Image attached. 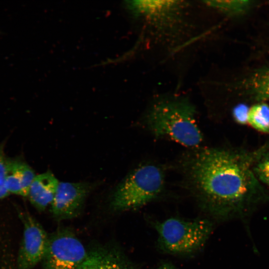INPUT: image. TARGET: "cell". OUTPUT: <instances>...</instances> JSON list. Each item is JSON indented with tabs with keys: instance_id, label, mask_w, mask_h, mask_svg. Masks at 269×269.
Returning a JSON list of instances; mask_svg holds the SVG:
<instances>
[{
	"instance_id": "e0dca14e",
	"label": "cell",
	"mask_w": 269,
	"mask_h": 269,
	"mask_svg": "<svg viewBox=\"0 0 269 269\" xmlns=\"http://www.w3.org/2000/svg\"><path fill=\"white\" fill-rule=\"evenodd\" d=\"M249 111V108L246 104H238L233 109V117L238 124L245 125L248 123Z\"/></svg>"
},
{
	"instance_id": "7c38bea8",
	"label": "cell",
	"mask_w": 269,
	"mask_h": 269,
	"mask_svg": "<svg viewBox=\"0 0 269 269\" xmlns=\"http://www.w3.org/2000/svg\"><path fill=\"white\" fill-rule=\"evenodd\" d=\"M207 6L224 14L234 16L247 12L253 5L249 0H205Z\"/></svg>"
},
{
	"instance_id": "3957f363",
	"label": "cell",
	"mask_w": 269,
	"mask_h": 269,
	"mask_svg": "<svg viewBox=\"0 0 269 269\" xmlns=\"http://www.w3.org/2000/svg\"><path fill=\"white\" fill-rule=\"evenodd\" d=\"M153 224L158 234L159 250L174 255L198 251L204 246L213 229L210 220L201 218L185 220L172 217Z\"/></svg>"
},
{
	"instance_id": "8fae6325",
	"label": "cell",
	"mask_w": 269,
	"mask_h": 269,
	"mask_svg": "<svg viewBox=\"0 0 269 269\" xmlns=\"http://www.w3.org/2000/svg\"><path fill=\"white\" fill-rule=\"evenodd\" d=\"M59 182L50 171L36 176L30 187L27 196L31 203L39 211H43L51 204Z\"/></svg>"
},
{
	"instance_id": "6da1fadb",
	"label": "cell",
	"mask_w": 269,
	"mask_h": 269,
	"mask_svg": "<svg viewBox=\"0 0 269 269\" xmlns=\"http://www.w3.org/2000/svg\"><path fill=\"white\" fill-rule=\"evenodd\" d=\"M269 151V141L253 151L210 148L193 153L186 163L189 185L200 205L214 217L242 215L269 195L254 166Z\"/></svg>"
},
{
	"instance_id": "9c48e42d",
	"label": "cell",
	"mask_w": 269,
	"mask_h": 269,
	"mask_svg": "<svg viewBox=\"0 0 269 269\" xmlns=\"http://www.w3.org/2000/svg\"><path fill=\"white\" fill-rule=\"evenodd\" d=\"M78 269H134L123 254L111 247H99L87 252Z\"/></svg>"
},
{
	"instance_id": "30bf717a",
	"label": "cell",
	"mask_w": 269,
	"mask_h": 269,
	"mask_svg": "<svg viewBox=\"0 0 269 269\" xmlns=\"http://www.w3.org/2000/svg\"><path fill=\"white\" fill-rule=\"evenodd\" d=\"M35 176L32 168L23 160L6 159L5 184L9 194L27 196Z\"/></svg>"
},
{
	"instance_id": "2e32d148",
	"label": "cell",
	"mask_w": 269,
	"mask_h": 269,
	"mask_svg": "<svg viewBox=\"0 0 269 269\" xmlns=\"http://www.w3.org/2000/svg\"><path fill=\"white\" fill-rule=\"evenodd\" d=\"M3 144L0 145V199L5 198L9 193L7 191L5 184V162Z\"/></svg>"
},
{
	"instance_id": "5b68a950",
	"label": "cell",
	"mask_w": 269,
	"mask_h": 269,
	"mask_svg": "<svg viewBox=\"0 0 269 269\" xmlns=\"http://www.w3.org/2000/svg\"><path fill=\"white\" fill-rule=\"evenodd\" d=\"M87 254L72 232L60 230L49 238L42 269H78Z\"/></svg>"
},
{
	"instance_id": "9a60e30c",
	"label": "cell",
	"mask_w": 269,
	"mask_h": 269,
	"mask_svg": "<svg viewBox=\"0 0 269 269\" xmlns=\"http://www.w3.org/2000/svg\"><path fill=\"white\" fill-rule=\"evenodd\" d=\"M254 170L259 181L269 187V151L264 153L256 161Z\"/></svg>"
},
{
	"instance_id": "277c9868",
	"label": "cell",
	"mask_w": 269,
	"mask_h": 269,
	"mask_svg": "<svg viewBox=\"0 0 269 269\" xmlns=\"http://www.w3.org/2000/svg\"><path fill=\"white\" fill-rule=\"evenodd\" d=\"M164 175L152 164L141 165L131 172L113 193L111 207L115 211L139 208L155 198L163 190Z\"/></svg>"
},
{
	"instance_id": "8992f818",
	"label": "cell",
	"mask_w": 269,
	"mask_h": 269,
	"mask_svg": "<svg viewBox=\"0 0 269 269\" xmlns=\"http://www.w3.org/2000/svg\"><path fill=\"white\" fill-rule=\"evenodd\" d=\"M23 235L17 260V269H33L42 261L49 238L38 222L28 213H20Z\"/></svg>"
},
{
	"instance_id": "7a4b0ae2",
	"label": "cell",
	"mask_w": 269,
	"mask_h": 269,
	"mask_svg": "<svg viewBox=\"0 0 269 269\" xmlns=\"http://www.w3.org/2000/svg\"><path fill=\"white\" fill-rule=\"evenodd\" d=\"M195 114V107L186 99L163 100L153 106L145 122L156 136L167 137L184 146L195 147L203 139Z\"/></svg>"
},
{
	"instance_id": "ac0fdd59",
	"label": "cell",
	"mask_w": 269,
	"mask_h": 269,
	"mask_svg": "<svg viewBox=\"0 0 269 269\" xmlns=\"http://www.w3.org/2000/svg\"><path fill=\"white\" fill-rule=\"evenodd\" d=\"M155 269H178L172 264L169 263H162Z\"/></svg>"
},
{
	"instance_id": "d6986e66",
	"label": "cell",
	"mask_w": 269,
	"mask_h": 269,
	"mask_svg": "<svg viewBox=\"0 0 269 269\" xmlns=\"http://www.w3.org/2000/svg\"><path fill=\"white\" fill-rule=\"evenodd\" d=\"M3 269H8V268H6L5 269L4 268Z\"/></svg>"
},
{
	"instance_id": "52a82bcc",
	"label": "cell",
	"mask_w": 269,
	"mask_h": 269,
	"mask_svg": "<svg viewBox=\"0 0 269 269\" xmlns=\"http://www.w3.org/2000/svg\"><path fill=\"white\" fill-rule=\"evenodd\" d=\"M92 187L88 182H59L51 203L53 215L59 220L77 216Z\"/></svg>"
},
{
	"instance_id": "ba28073f",
	"label": "cell",
	"mask_w": 269,
	"mask_h": 269,
	"mask_svg": "<svg viewBox=\"0 0 269 269\" xmlns=\"http://www.w3.org/2000/svg\"><path fill=\"white\" fill-rule=\"evenodd\" d=\"M186 5L181 0H138L131 4L136 12L160 26L178 19Z\"/></svg>"
},
{
	"instance_id": "5bb4252c",
	"label": "cell",
	"mask_w": 269,
	"mask_h": 269,
	"mask_svg": "<svg viewBox=\"0 0 269 269\" xmlns=\"http://www.w3.org/2000/svg\"><path fill=\"white\" fill-rule=\"evenodd\" d=\"M250 85L257 98L269 100V66L256 72L251 78Z\"/></svg>"
},
{
	"instance_id": "4fadbf2b",
	"label": "cell",
	"mask_w": 269,
	"mask_h": 269,
	"mask_svg": "<svg viewBox=\"0 0 269 269\" xmlns=\"http://www.w3.org/2000/svg\"><path fill=\"white\" fill-rule=\"evenodd\" d=\"M248 123L263 133H269V106L265 103L255 105L249 109Z\"/></svg>"
}]
</instances>
